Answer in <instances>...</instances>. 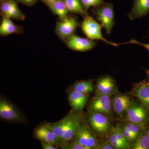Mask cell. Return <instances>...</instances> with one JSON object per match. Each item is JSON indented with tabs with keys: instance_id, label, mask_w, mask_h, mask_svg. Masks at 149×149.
<instances>
[{
	"instance_id": "cell-1",
	"label": "cell",
	"mask_w": 149,
	"mask_h": 149,
	"mask_svg": "<svg viewBox=\"0 0 149 149\" xmlns=\"http://www.w3.org/2000/svg\"><path fill=\"white\" fill-rule=\"evenodd\" d=\"M0 120L8 123L26 125L28 121L20 109L0 94Z\"/></svg>"
},
{
	"instance_id": "cell-2",
	"label": "cell",
	"mask_w": 149,
	"mask_h": 149,
	"mask_svg": "<svg viewBox=\"0 0 149 149\" xmlns=\"http://www.w3.org/2000/svg\"><path fill=\"white\" fill-rule=\"evenodd\" d=\"M128 121L136 123L143 129L149 120V109L138 101L131 100L126 111Z\"/></svg>"
},
{
	"instance_id": "cell-3",
	"label": "cell",
	"mask_w": 149,
	"mask_h": 149,
	"mask_svg": "<svg viewBox=\"0 0 149 149\" xmlns=\"http://www.w3.org/2000/svg\"><path fill=\"white\" fill-rule=\"evenodd\" d=\"M92 12L101 26L105 29L107 34L109 35L114 24V14L113 6L110 3H104L94 7Z\"/></svg>"
},
{
	"instance_id": "cell-4",
	"label": "cell",
	"mask_w": 149,
	"mask_h": 149,
	"mask_svg": "<svg viewBox=\"0 0 149 149\" xmlns=\"http://www.w3.org/2000/svg\"><path fill=\"white\" fill-rule=\"evenodd\" d=\"M81 28L84 34L90 40H102L109 45L115 47L119 45L116 43L109 42L104 38L102 35L101 26L92 17L88 15L84 17L81 24Z\"/></svg>"
},
{
	"instance_id": "cell-5",
	"label": "cell",
	"mask_w": 149,
	"mask_h": 149,
	"mask_svg": "<svg viewBox=\"0 0 149 149\" xmlns=\"http://www.w3.org/2000/svg\"><path fill=\"white\" fill-rule=\"evenodd\" d=\"M80 23L76 17L68 16L65 20L57 22L56 26V35L62 41L65 42L74 35Z\"/></svg>"
},
{
	"instance_id": "cell-6",
	"label": "cell",
	"mask_w": 149,
	"mask_h": 149,
	"mask_svg": "<svg viewBox=\"0 0 149 149\" xmlns=\"http://www.w3.org/2000/svg\"><path fill=\"white\" fill-rule=\"evenodd\" d=\"M73 139L90 149H99L97 139L85 123H81Z\"/></svg>"
},
{
	"instance_id": "cell-7",
	"label": "cell",
	"mask_w": 149,
	"mask_h": 149,
	"mask_svg": "<svg viewBox=\"0 0 149 149\" xmlns=\"http://www.w3.org/2000/svg\"><path fill=\"white\" fill-rule=\"evenodd\" d=\"M74 113L73 117L70 120L65 130L61 139L59 142V148L64 149L71 141L77 133L80 124L82 123V116L80 113Z\"/></svg>"
},
{
	"instance_id": "cell-8",
	"label": "cell",
	"mask_w": 149,
	"mask_h": 149,
	"mask_svg": "<svg viewBox=\"0 0 149 149\" xmlns=\"http://www.w3.org/2000/svg\"><path fill=\"white\" fill-rule=\"evenodd\" d=\"M0 12L11 19L23 21L26 16L19 8L16 0L0 1Z\"/></svg>"
},
{
	"instance_id": "cell-9",
	"label": "cell",
	"mask_w": 149,
	"mask_h": 149,
	"mask_svg": "<svg viewBox=\"0 0 149 149\" xmlns=\"http://www.w3.org/2000/svg\"><path fill=\"white\" fill-rule=\"evenodd\" d=\"M65 42L70 49L80 52L90 50L96 45L95 42L93 40L83 38L74 34Z\"/></svg>"
},
{
	"instance_id": "cell-10",
	"label": "cell",
	"mask_w": 149,
	"mask_h": 149,
	"mask_svg": "<svg viewBox=\"0 0 149 149\" xmlns=\"http://www.w3.org/2000/svg\"><path fill=\"white\" fill-rule=\"evenodd\" d=\"M90 108L92 111L109 115L111 112L110 97L98 93L92 100Z\"/></svg>"
},
{
	"instance_id": "cell-11",
	"label": "cell",
	"mask_w": 149,
	"mask_h": 149,
	"mask_svg": "<svg viewBox=\"0 0 149 149\" xmlns=\"http://www.w3.org/2000/svg\"><path fill=\"white\" fill-rule=\"evenodd\" d=\"M34 138L37 140L50 143L56 148H59V142L56 136L47 123H43L36 127L33 133Z\"/></svg>"
},
{
	"instance_id": "cell-12",
	"label": "cell",
	"mask_w": 149,
	"mask_h": 149,
	"mask_svg": "<svg viewBox=\"0 0 149 149\" xmlns=\"http://www.w3.org/2000/svg\"><path fill=\"white\" fill-rule=\"evenodd\" d=\"M92 128L97 133L105 134L110 128V124L107 117L100 113L92 112L89 117Z\"/></svg>"
},
{
	"instance_id": "cell-13",
	"label": "cell",
	"mask_w": 149,
	"mask_h": 149,
	"mask_svg": "<svg viewBox=\"0 0 149 149\" xmlns=\"http://www.w3.org/2000/svg\"><path fill=\"white\" fill-rule=\"evenodd\" d=\"M132 93L138 101L149 109V80L135 83Z\"/></svg>"
},
{
	"instance_id": "cell-14",
	"label": "cell",
	"mask_w": 149,
	"mask_h": 149,
	"mask_svg": "<svg viewBox=\"0 0 149 149\" xmlns=\"http://www.w3.org/2000/svg\"><path fill=\"white\" fill-rule=\"evenodd\" d=\"M2 20L0 24V36H7L12 34H22L24 32L23 27L15 25L11 18L0 12Z\"/></svg>"
},
{
	"instance_id": "cell-15",
	"label": "cell",
	"mask_w": 149,
	"mask_h": 149,
	"mask_svg": "<svg viewBox=\"0 0 149 149\" xmlns=\"http://www.w3.org/2000/svg\"><path fill=\"white\" fill-rule=\"evenodd\" d=\"M88 94L79 93L70 90L68 98L72 111L79 113L83 110L88 99Z\"/></svg>"
},
{
	"instance_id": "cell-16",
	"label": "cell",
	"mask_w": 149,
	"mask_h": 149,
	"mask_svg": "<svg viewBox=\"0 0 149 149\" xmlns=\"http://www.w3.org/2000/svg\"><path fill=\"white\" fill-rule=\"evenodd\" d=\"M133 5L128 17L130 19L147 16L149 13V0H133Z\"/></svg>"
},
{
	"instance_id": "cell-17",
	"label": "cell",
	"mask_w": 149,
	"mask_h": 149,
	"mask_svg": "<svg viewBox=\"0 0 149 149\" xmlns=\"http://www.w3.org/2000/svg\"><path fill=\"white\" fill-rule=\"evenodd\" d=\"M74 113L73 111L72 112H71L61 120H59L57 122L53 123H46L49 128H50L55 134L58 140V142H59L61 139L65 130L73 117Z\"/></svg>"
},
{
	"instance_id": "cell-18",
	"label": "cell",
	"mask_w": 149,
	"mask_h": 149,
	"mask_svg": "<svg viewBox=\"0 0 149 149\" xmlns=\"http://www.w3.org/2000/svg\"><path fill=\"white\" fill-rule=\"evenodd\" d=\"M114 81L109 76H105L99 79L97 83L98 93L110 95L115 92Z\"/></svg>"
},
{
	"instance_id": "cell-19",
	"label": "cell",
	"mask_w": 149,
	"mask_h": 149,
	"mask_svg": "<svg viewBox=\"0 0 149 149\" xmlns=\"http://www.w3.org/2000/svg\"><path fill=\"white\" fill-rule=\"evenodd\" d=\"M45 4L53 13L58 16L60 20H65L68 17L69 11L63 0H56Z\"/></svg>"
},
{
	"instance_id": "cell-20",
	"label": "cell",
	"mask_w": 149,
	"mask_h": 149,
	"mask_svg": "<svg viewBox=\"0 0 149 149\" xmlns=\"http://www.w3.org/2000/svg\"><path fill=\"white\" fill-rule=\"evenodd\" d=\"M131 100L128 95L118 94L113 101V108L118 114L123 116L126 112Z\"/></svg>"
},
{
	"instance_id": "cell-21",
	"label": "cell",
	"mask_w": 149,
	"mask_h": 149,
	"mask_svg": "<svg viewBox=\"0 0 149 149\" xmlns=\"http://www.w3.org/2000/svg\"><path fill=\"white\" fill-rule=\"evenodd\" d=\"M68 10L72 13L80 15L85 17L88 15L83 8L80 0H63Z\"/></svg>"
},
{
	"instance_id": "cell-22",
	"label": "cell",
	"mask_w": 149,
	"mask_h": 149,
	"mask_svg": "<svg viewBox=\"0 0 149 149\" xmlns=\"http://www.w3.org/2000/svg\"><path fill=\"white\" fill-rule=\"evenodd\" d=\"M70 90L88 94L93 91V83L90 80L78 81L73 84Z\"/></svg>"
},
{
	"instance_id": "cell-23",
	"label": "cell",
	"mask_w": 149,
	"mask_h": 149,
	"mask_svg": "<svg viewBox=\"0 0 149 149\" xmlns=\"http://www.w3.org/2000/svg\"><path fill=\"white\" fill-rule=\"evenodd\" d=\"M132 149H149V137L143 131L136 141L130 146Z\"/></svg>"
},
{
	"instance_id": "cell-24",
	"label": "cell",
	"mask_w": 149,
	"mask_h": 149,
	"mask_svg": "<svg viewBox=\"0 0 149 149\" xmlns=\"http://www.w3.org/2000/svg\"><path fill=\"white\" fill-rule=\"evenodd\" d=\"M108 141L114 149H125L130 148V146L125 145L118 141L116 138L113 131H112L110 135L109 136Z\"/></svg>"
},
{
	"instance_id": "cell-25",
	"label": "cell",
	"mask_w": 149,
	"mask_h": 149,
	"mask_svg": "<svg viewBox=\"0 0 149 149\" xmlns=\"http://www.w3.org/2000/svg\"><path fill=\"white\" fill-rule=\"evenodd\" d=\"M124 126L130 131L131 133H133L137 138L141 135V133L143 132L144 130L143 128L138 124L128 121L127 123L124 125Z\"/></svg>"
},
{
	"instance_id": "cell-26",
	"label": "cell",
	"mask_w": 149,
	"mask_h": 149,
	"mask_svg": "<svg viewBox=\"0 0 149 149\" xmlns=\"http://www.w3.org/2000/svg\"><path fill=\"white\" fill-rule=\"evenodd\" d=\"M80 1L83 8L86 12L91 7L99 6L105 3L103 0H80Z\"/></svg>"
},
{
	"instance_id": "cell-27",
	"label": "cell",
	"mask_w": 149,
	"mask_h": 149,
	"mask_svg": "<svg viewBox=\"0 0 149 149\" xmlns=\"http://www.w3.org/2000/svg\"><path fill=\"white\" fill-rule=\"evenodd\" d=\"M113 133H114L116 138L120 141L123 143L125 144V145H128V146H130L129 143L128 141H126V139L124 138L123 134L122 133V130H121V127L119 126H117L115 127L113 130Z\"/></svg>"
},
{
	"instance_id": "cell-28",
	"label": "cell",
	"mask_w": 149,
	"mask_h": 149,
	"mask_svg": "<svg viewBox=\"0 0 149 149\" xmlns=\"http://www.w3.org/2000/svg\"><path fill=\"white\" fill-rule=\"evenodd\" d=\"M121 130H122V133L124 138L128 143H133L136 141V139H138L133 133L129 131V130L124 125L121 128Z\"/></svg>"
},
{
	"instance_id": "cell-29",
	"label": "cell",
	"mask_w": 149,
	"mask_h": 149,
	"mask_svg": "<svg viewBox=\"0 0 149 149\" xmlns=\"http://www.w3.org/2000/svg\"><path fill=\"white\" fill-rule=\"evenodd\" d=\"M64 149H90L89 148L83 146L75 139H72L68 144L65 147Z\"/></svg>"
},
{
	"instance_id": "cell-30",
	"label": "cell",
	"mask_w": 149,
	"mask_h": 149,
	"mask_svg": "<svg viewBox=\"0 0 149 149\" xmlns=\"http://www.w3.org/2000/svg\"><path fill=\"white\" fill-rule=\"evenodd\" d=\"M17 2H19L28 6H32L35 5L39 0H16Z\"/></svg>"
},
{
	"instance_id": "cell-31",
	"label": "cell",
	"mask_w": 149,
	"mask_h": 149,
	"mask_svg": "<svg viewBox=\"0 0 149 149\" xmlns=\"http://www.w3.org/2000/svg\"><path fill=\"white\" fill-rule=\"evenodd\" d=\"M136 44V45H140L143 47L144 48L146 49H148L149 52V43L148 44H145L143 43H142L140 42H138L137 40H134V39H132L131 40H130L129 42H127L122 43V44Z\"/></svg>"
},
{
	"instance_id": "cell-32",
	"label": "cell",
	"mask_w": 149,
	"mask_h": 149,
	"mask_svg": "<svg viewBox=\"0 0 149 149\" xmlns=\"http://www.w3.org/2000/svg\"><path fill=\"white\" fill-rule=\"evenodd\" d=\"M99 149H114L113 147L111 145L110 143L108 142H104L101 144H99Z\"/></svg>"
},
{
	"instance_id": "cell-33",
	"label": "cell",
	"mask_w": 149,
	"mask_h": 149,
	"mask_svg": "<svg viewBox=\"0 0 149 149\" xmlns=\"http://www.w3.org/2000/svg\"><path fill=\"white\" fill-rule=\"evenodd\" d=\"M41 145L44 149H56L57 148L54 146L52 145L47 142L41 141Z\"/></svg>"
},
{
	"instance_id": "cell-34",
	"label": "cell",
	"mask_w": 149,
	"mask_h": 149,
	"mask_svg": "<svg viewBox=\"0 0 149 149\" xmlns=\"http://www.w3.org/2000/svg\"><path fill=\"white\" fill-rule=\"evenodd\" d=\"M144 131H145L147 135L149 136V120L145 126V128H144Z\"/></svg>"
},
{
	"instance_id": "cell-35",
	"label": "cell",
	"mask_w": 149,
	"mask_h": 149,
	"mask_svg": "<svg viewBox=\"0 0 149 149\" xmlns=\"http://www.w3.org/2000/svg\"><path fill=\"white\" fill-rule=\"evenodd\" d=\"M56 1V0H42V1L45 3H49L52 2L54 1Z\"/></svg>"
},
{
	"instance_id": "cell-36",
	"label": "cell",
	"mask_w": 149,
	"mask_h": 149,
	"mask_svg": "<svg viewBox=\"0 0 149 149\" xmlns=\"http://www.w3.org/2000/svg\"><path fill=\"white\" fill-rule=\"evenodd\" d=\"M146 73L147 74V76H148V78L149 79V69L148 70H147Z\"/></svg>"
},
{
	"instance_id": "cell-37",
	"label": "cell",
	"mask_w": 149,
	"mask_h": 149,
	"mask_svg": "<svg viewBox=\"0 0 149 149\" xmlns=\"http://www.w3.org/2000/svg\"><path fill=\"white\" fill-rule=\"evenodd\" d=\"M3 1V0H0V1Z\"/></svg>"
}]
</instances>
